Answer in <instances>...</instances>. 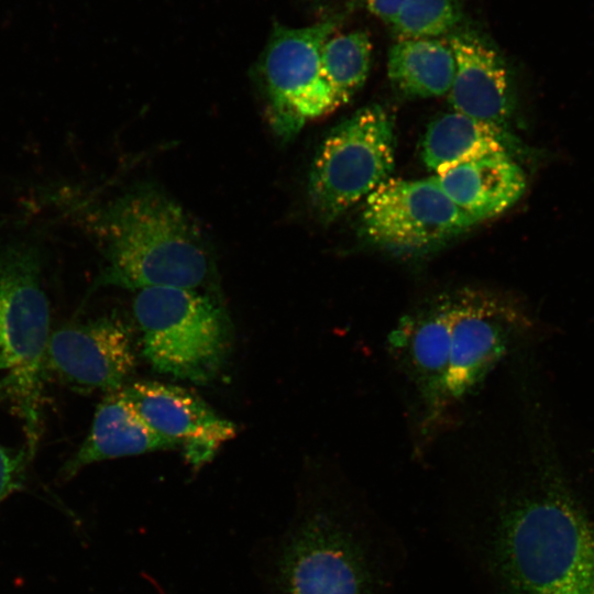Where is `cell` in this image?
Segmentation results:
<instances>
[{"instance_id":"7","label":"cell","mask_w":594,"mask_h":594,"mask_svg":"<svg viewBox=\"0 0 594 594\" xmlns=\"http://www.w3.org/2000/svg\"><path fill=\"white\" fill-rule=\"evenodd\" d=\"M395 151L394 123L380 105L359 109L332 129L309 173L308 196L317 217L334 221L391 178Z\"/></svg>"},{"instance_id":"19","label":"cell","mask_w":594,"mask_h":594,"mask_svg":"<svg viewBox=\"0 0 594 594\" xmlns=\"http://www.w3.org/2000/svg\"><path fill=\"white\" fill-rule=\"evenodd\" d=\"M29 455L0 444V503L22 486Z\"/></svg>"},{"instance_id":"13","label":"cell","mask_w":594,"mask_h":594,"mask_svg":"<svg viewBox=\"0 0 594 594\" xmlns=\"http://www.w3.org/2000/svg\"><path fill=\"white\" fill-rule=\"evenodd\" d=\"M432 177L475 224L504 213L526 189L525 173L509 153L465 162Z\"/></svg>"},{"instance_id":"1","label":"cell","mask_w":594,"mask_h":594,"mask_svg":"<svg viewBox=\"0 0 594 594\" xmlns=\"http://www.w3.org/2000/svg\"><path fill=\"white\" fill-rule=\"evenodd\" d=\"M472 468L459 530L488 594H594V527L542 470L509 481Z\"/></svg>"},{"instance_id":"11","label":"cell","mask_w":594,"mask_h":594,"mask_svg":"<svg viewBox=\"0 0 594 594\" xmlns=\"http://www.w3.org/2000/svg\"><path fill=\"white\" fill-rule=\"evenodd\" d=\"M121 389L147 426L180 448L195 470L210 462L220 447L237 436L232 421L180 386L139 381Z\"/></svg>"},{"instance_id":"16","label":"cell","mask_w":594,"mask_h":594,"mask_svg":"<svg viewBox=\"0 0 594 594\" xmlns=\"http://www.w3.org/2000/svg\"><path fill=\"white\" fill-rule=\"evenodd\" d=\"M454 72L451 47L437 38L398 40L388 52V78L397 90L409 97L448 95Z\"/></svg>"},{"instance_id":"17","label":"cell","mask_w":594,"mask_h":594,"mask_svg":"<svg viewBox=\"0 0 594 594\" xmlns=\"http://www.w3.org/2000/svg\"><path fill=\"white\" fill-rule=\"evenodd\" d=\"M372 44L366 32L331 36L321 52L323 76L338 107L349 102L364 85L371 64Z\"/></svg>"},{"instance_id":"4","label":"cell","mask_w":594,"mask_h":594,"mask_svg":"<svg viewBox=\"0 0 594 594\" xmlns=\"http://www.w3.org/2000/svg\"><path fill=\"white\" fill-rule=\"evenodd\" d=\"M96 224L105 265L95 287L215 289L216 263L202 232L160 189L142 185L125 191L99 211Z\"/></svg>"},{"instance_id":"8","label":"cell","mask_w":594,"mask_h":594,"mask_svg":"<svg viewBox=\"0 0 594 594\" xmlns=\"http://www.w3.org/2000/svg\"><path fill=\"white\" fill-rule=\"evenodd\" d=\"M336 20L310 26H276L261 61L268 123L283 142L295 138L308 120L338 108L327 82L321 52L337 28Z\"/></svg>"},{"instance_id":"15","label":"cell","mask_w":594,"mask_h":594,"mask_svg":"<svg viewBox=\"0 0 594 594\" xmlns=\"http://www.w3.org/2000/svg\"><path fill=\"white\" fill-rule=\"evenodd\" d=\"M498 153L510 154V140L505 130L458 111L432 121L421 143L422 161L433 175Z\"/></svg>"},{"instance_id":"18","label":"cell","mask_w":594,"mask_h":594,"mask_svg":"<svg viewBox=\"0 0 594 594\" xmlns=\"http://www.w3.org/2000/svg\"><path fill=\"white\" fill-rule=\"evenodd\" d=\"M459 0H405L391 25L398 40L436 38L459 23Z\"/></svg>"},{"instance_id":"20","label":"cell","mask_w":594,"mask_h":594,"mask_svg":"<svg viewBox=\"0 0 594 594\" xmlns=\"http://www.w3.org/2000/svg\"><path fill=\"white\" fill-rule=\"evenodd\" d=\"M405 0H366L369 11L384 23L392 25Z\"/></svg>"},{"instance_id":"14","label":"cell","mask_w":594,"mask_h":594,"mask_svg":"<svg viewBox=\"0 0 594 594\" xmlns=\"http://www.w3.org/2000/svg\"><path fill=\"white\" fill-rule=\"evenodd\" d=\"M175 448V443L147 426L120 388L106 393L87 437L65 463L62 474L70 479L96 462Z\"/></svg>"},{"instance_id":"9","label":"cell","mask_w":594,"mask_h":594,"mask_svg":"<svg viewBox=\"0 0 594 594\" xmlns=\"http://www.w3.org/2000/svg\"><path fill=\"white\" fill-rule=\"evenodd\" d=\"M361 223L372 244L403 254L424 253L475 226L432 176L388 178L365 198Z\"/></svg>"},{"instance_id":"10","label":"cell","mask_w":594,"mask_h":594,"mask_svg":"<svg viewBox=\"0 0 594 594\" xmlns=\"http://www.w3.org/2000/svg\"><path fill=\"white\" fill-rule=\"evenodd\" d=\"M135 366L132 332L113 314L52 331L43 359L44 376L80 392L118 391Z\"/></svg>"},{"instance_id":"12","label":"cell","mask_w":594,"mask_h":594,"mask_svg":"<svg viewBox=\"0 0 594 594\" xmlns=\"http://www.w3.org/2000/svg\"><path fill=\"white\" fill-rule=\"evenodd\" d=\"M448 44L455 61L448 92L453 110L504 128L512 97L508 73L498 52L472 31L452 33Z\"/></svg>"},{"instance_id":"2","label":"cell","mask_w":594,"mask_h":594,"mask_svg":"<svg viewBox=\"0 0 594 594\" xmlns=\"http://www.w3.org/2000/svg\"><path fill=\"white\" fill-rule=\"evenodd\" d=\"M531 324L515 298L474 286L433 294L397 320L387 352L405 382L422 444L449 426Z\"/></svg>"},{"instance_id":"6","label":"cell","mask_w":594,"mask_h":594,"mask_svg":"<svg viewBox=\"0 0 594 594\" xmlns=\"http://www.w3.org/2000/svg\"><path fill=\"white\" fill-rule=\"evenodd\" d=\"M40 250L26 242L0 245V371L24 419L30 452L40 428L43 359L52 333Z\"/></svg>"},{"instance_id":"3","label":"cell","mask_w":594,"mask_h":594,"mask_svg":"<svg viewBox=\"0 0 594 594\" xmlns=\"http://www.w3.org/2000/svg\"><path fill=\"white\" fill-rule=\"evenodd\" d=\"M334 481L306 479L273 542L271 594H387L392 569L380 525Z\"/></svg>"},{"instance_id":"5","label":"cell","mask_w":594,"mask_h":594,"mask_svg":"<svg viewBox=\"0 0 594 594\" xmlns=\"http://www.w3.org/2000/svg\"><path fill=\"white\" fill-rule=\"evenodd\" d=\"M133 315L152 367L196 384L212 381L232 344L228 314L210 293L148 287L136 292Z\"/></svg>"}]
</instances>
